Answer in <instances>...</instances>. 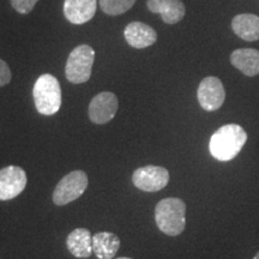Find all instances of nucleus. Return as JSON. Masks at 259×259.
Wrapping results in <instances>:
<instances>
[{
  "label": "nucleus",
  "instance_id": "1",
  "mask_svg": "<svg viewBox=\"0 0 259 259\" xmlns=\"http://www.w3.org/2000/svg\"><path fill=\"white\" fill-rule=\"evenodd\" d=\"M247 134L241 126L235 124L220 127L210 139V153L219 161H231L241 151Z\"/></svg>",
  "mask_w": 259,
  "mask_h": 259
},
{
  "label": "nucleus",
  "instance_id": "2",
  "mask_svg": "<svg viewBox=\"0 0 259 259\" xmlns=\"http://www.w3.org/2000/svg\"><path fill=\"white\" fill-rule=\"evenodd\" d=\"M158 229L169 236L181 234L186 226V204L180 198H164L155 209Z\"/></svg>",
  "mask_w": 259,
  "mask_h": 259
},
{
  "label": "nucleus",
  "instance_id": "3",
  "mask_svg": "<svg viewBox=\"0 0 259 259\" xmlns=\"http://www.w3.org/2000/svg\"><path fill=\"white\" fill-rule=\"evenodd\" d=\"M35 106L42 115H54L61 106V88L58 79L50 73L37 78L32 89Z\"/></svg>",
  "mask_w": 259,
  "mask_h": 259
},
{
  "label": "nucleus",
  "instance_id": "4",
  "mask_svg": "<svg viewBox=\"0 0 259 259\" xmlns=\"http://www.w3.org/2000/svg\"><path fill=\"white\" fill-rule=\"evenodd\" d=\"M95 52L89 45H79L71 51L67 58L65 74L70 83L83 84L92 76Z\"/></svg>",
  "mask_w": 259,
  "mask_h": 259
},
{
  "label": "nucleus",
  "instance_id": "5",
  "mask_svg": "<svg viewBox=\"0 0 259 259\" xmlns=\"http://www.w3.org/2000/svg\"><path fill=\"white\" fill-rule=\"evenodd\" d=\"M88 186V177L83 170H74L66 174L57 184L52 199L56 205L63 206L78 199L85 192Z\"/></svg>",
  "mask_w": 259,
  "mask_h": 259
},
{
  "label": "nucleus",
  "instance_id": "6",
  "mask_svg": "<svg viewBox=\"0 0 259 259\" xmlns=\"http://www.w3.org/2000/svg\"><path fill=\"white\" fill-rule=\"evenodd\" d=\"M169 171L163 167L145 166L138 168L132 174V183L144 192H157L169 183Z\"/></svg>",
  "mask_w": 259,
  "mask_h": 259
},
{
  "label": "nucleus",
  "instance_id": "7",
  "mask_svg": "<svg viewBox=\"0 0 259 259\" xmlns=\"http://www.w3.org/2000/svg\"><path fill=\"white\" fill-rule=\"evenodd\" d=\"M119 101L115 94L102 92L94 96L89 103L88 114L90 121L96 125L107 124L114 118L118 112Z\"/></svg>",
  "mask_w": 259,
  "mask_h": 259
},
{
  "label": "nucleus",
  "instance_id": "8",
  "mask_svg": "<svg viewBox=\"0 0 259 259\" xmlns=\"http://www.w3.org/2000/svg\"><path fill=\"white\" fill-rule=\"evenodd\" d=\"M28 178L23 168L8 166L0 169V200L14 199L23 192Z\"/></svg>",
  "mask_w": 259,
  "mask_h": 259
},
{
  "label": "nucleus",
  "instance_id": "9",
  "mask_svg": "<svg viewBox=\"0 0 259 259\" xmlns=\"http://www.w3.org/2000/svg\"><path fill=\"white\" fill-rule=\"evenodd\" d=\"M199 105L208 112L218 111L225 102L226 92L218 77H206L200 82L197 90Z\"/></svg>",
  "mask_w": 259,
  "mask_h": 259
},
{
  "label": "nucleus",
  "instance_id": "10",
  "mask_svg": "<svg viewBox=\"0 0 259 259\" xmlns=\"http://www.w3.org/2000/svg\"><path fill=\"white\" fill-rule=\"evenodd\" d=\"M97 0H65L64 15L72 24H84L94 17Z\"/></svg>",
  "mask_w": 259,
  "mask_h": 259
},
{
  "label": "nucleus",
  "instance_id": "11",
  "mask_svg": "<svg viewBox=\"0 0 259 259\" xmlns=\"http://www.w3.org/2000/svg\"><path fill=\"white\" fill-rule=\"evenodd\" d=\"M153 14H160L164 23L176 24L185 16V5L181 0H147Z\"/></svg>",
  "mask_w": 259,
  "mask_h": 259
},
{
  "label": "nucleus",
  "instance_id": "12",
  "mask_svg": "<svg viewBox=\"0 0 259 259\" xmlns=\"http://www.w3.org/2000/svg\"><path fill=\"white\" fill-rule=\"evenodd\" d=\"M125 40L131 47L142 50L154 45L157 40V34L153 28L142 22H132L124 31Z\"/></svg>",
  "mask_w": 259,
  "mask_h": 259
},
{
  "label": "nucleus",
  "instance_id": "13",
  "mask_svg": "<svg viewBox=\"0 0 259 259\" xmlns=\"http://www.w3.org/2000/svg\"><path fill=\"white\" fill-rule=\"evenodd\" d=\"M67 250L73 257L85 259L93 253V236L87 228H77L66 239Z\"/></svg>",
  "mask_w": 259,
  "mask_h": 259
},
{
  "label": "nucleus",
  "instance_id": "14",
  "mask_svg": "<svg viewBox=\"0 0 259 259\" xmlns=\"http://www.w3.org/2000/svg\"><path fill=\"white\" fill-rule=\"evenodd\" d=\"M231 63L245 76L259 74V51L254 48H239L231 54Z\"/></svg>",
  "mask_w": 259,
  "mask_h": 259
},
{
  "label": "nucleus",
  "instance_id": "15",
  "mask_svg": "<svg viewBox=\"0 0 259 259\" xmlns=\"http://www.w3.org/2000/svg\"><path fill=\"white\" fill-rule=\"evenodd\" d=\"M120 239L111 232H99L93 235V252L99 259H113L120 248Z\"/></svg>",
  "mask_w": 259,
  "mask_h": 259
},
{
  "label": "nucleus",
  "instance_id": "16",
  "mask_svg": "<svg viewBox=\"0 0 259 259\" xmlns=\"http://www.w3.org/2000/svg\"><path fill=\"white\" fill-rule=\"evenodd\" d=\"M232 29L236 36L253 42L259 40V17L252 14L236 15L232 21Z\"/></svg>",
  "mask_w": 259,
  "mask_h": 259
},
{
  "label": "nucleus",
  "instance_id": "17",
  "mask_svg": "<svg viewBox=\"0 0 259 259\" xmlns=\"http://www.w3.org/2000/svg\"><path fill=\"white\" fill-rule=\"evenodd\" d=\"M136 0H99L100 8L109 16H118L127 12Z\"/></svg>",
  "mask_w": 259,
  "mask_h": 259
},
{
  "label": "nucleus",
  "instance_id": "18",
  "mask_svg": "<svg viewBox=\"0 0 259 259\" xmlns=\"http://www.w3.org/2000/svg\"><path fill=\"white\" fill-rule=\"evenodd\" d=\"M38 0H10L12 8H14L18 14L27 15L35 8Z\"/></svg>",
  "mask_w": 259,
  "mask_h": 259
},
{
  "label": "nucleus",
  "instance_id": "19",
  "mask_svg": "<svg viewBox=\"0 0 259 259\" xmlns=\"http://www.w3.org/2000/svg\"><path fill=\"white\" fill-rule=\"evenodd\" d=\"M12 74L9 65L4 60L0 59V87H4L11 82Z\"/></svg>",
  "mask_w": 259,
  "mask_h": 259
},
{
  "label": "nucleus",
  "instance_id": "20",
  "mask_svg": "<svg viewBox=\"0 0 259 259\" xmlns=\"http://www.w3.org/2000/svg\"><path fill=\"white\" fill-rule=\"evenodd\" d=\"M253 259H259V252H258V253H257V254H255V257H254Z\"/></svg>",
  "mask_w": 259,
  "mask_h": 259
},
{
  "label": "nucleus",
  "instance_id": "21",
  "mask_svg": "<svg viewBox=\"0 0 259 259\" xmlns=\"http://www.w3.org/2000/svg\"><path fill=\"white\" fill-rule=\"evenodd\" d=\"M118 259H131V258H118Z\"/></svg>",
  "mask_w": 259,
  "mask_h": 259
}]
</instances>
